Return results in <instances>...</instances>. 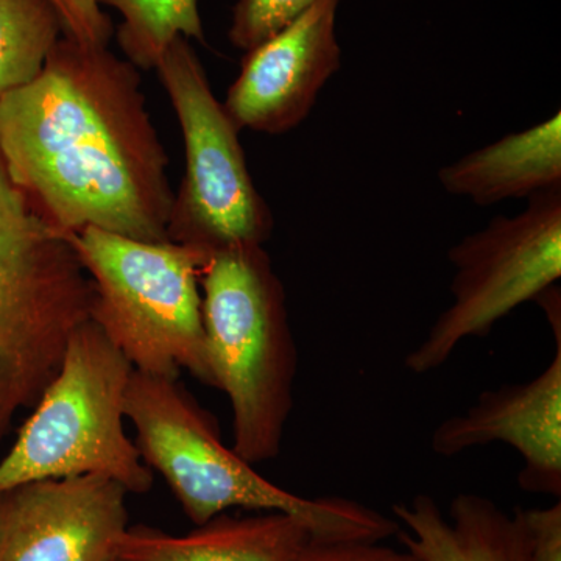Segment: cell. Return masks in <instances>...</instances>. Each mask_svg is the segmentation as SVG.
<instances>
[{"label":"cell","mask_w":561,"mask_h":561,"mask_svg":"<svg viewBox=\"0 0 561 561\" xmlns=\"http://www.w3.org/2000/svg\"><path fill=\"white\" fill-rule=\"evenodd\" d=\"M133 365L94 320L70 335L60 371L0 460V493L46 479L102 476L146 493L153 472L124 431Z\"/></svg>","instance_id":"cell-6"},{"label":"cell","mask_w":561,"mask_h":561,"mask_svg":"<svg viewBox=\"0 0 561 561\" xmlns=\"http://www.w3.org/2000/svg\"><path fill=\"white\" fill-rule=\"evenodd\" d=\"M443 190L491 206L561 186V114L512 133L438 171Z\"/></svg>","instance_id":"cell-14"},{"label":"cell","mask_w":561,"mask_h":561,"mask_svg":"<svg viewBox=\"0 0 561 561\" xmlns=\"http://www.w3.org/2000/svg\"><path fill=\"white\" fill-rule=\"evenodd\" d=\"M0 157L36 214L62 234L84 228L169 241V157L138 68L108 47L62 36L32 83L0 99Z\"/></svg>","instance_id":"cell-1"},{"label":"cell","mask_w":561,"mask_h":561,"mask_svg":"<svg viewBox=\"0 0 561 561\" xmlns=\"http://www.w3.org/2000/svg\"><path fill=\"white\" fill-rule=\"evenodd\" d=\"M527 201L518 216L494 217L449 249L453 301L405 356L413 375L438 370L461 342L486 337L497 321L559 283L561 186Z\"/></svg>","instance_id":"cell-8"},{"label":"cell","mask_w":561,"mask_h":561,"mask_svg":"<svg viewBox=\"0 0 561 561\" xmlns=\"http://www.w3.org/2000/svg\"><path fill=\"white\" fill-rule=\"evenodd\" d=\"M556 339L548 367L526 382L482 391L463 412L443 420L431 437L442 457L505 443L522 456L519 489L561 497V311L546 312Z\"/></svg>","instance_id":"cell-10"},{"label":"cell","mask_w":561,"mask_h":561,"mask_svg":"<svg viewBox=\"0 0 561 561\" xmlns=\"http://www.w3.org/2000/svg\"><path fill=\"white\" fill-rule=\"evenodd\" d=\"M309 541L308 527L287 513L245 518L220 513L183 537L127 529L117 541L116 561H294Z\"/></svg>","instance_id":"cell-13"},{"label":"cell","mask_w":561,"mask_h":561,"mask_svg":"<svg viewBox=\"0 0 561 561\" xmlns=\"http://www.w3.org/2000/svg\"><path fill=\"white\" fill-rule=\"evenodd\" d=\"M122 14L117 43L133 66L154 69L173 39L205 43L197 0H98Z\"/></svg>","instance_id":"cell-16"},{"label":"cell","mask_w":561,"mask_h":561,"mask_svg":"<svg viewBox=\"0 0 561 561\" xmlns=\"http://www.w3.org/2000/svg\"><path fill=\"white\" fill-rule=\"evenodd\" d=\"M92 301L70 236L41 219L0 157V443L60 371Z\"/></svg>","instance_id":"cell-4"},{"label":"cell","mask_w":561,"mask_h":561,"mask_svg":"<svg viewBox=\"0 0 561 561\" xmlns=\"http://www.w3.org/2000/svg\"><path fill=\"white\" fill-rule=\"evenodd\" d=\"M125 416L135 426L144 463L168 481L195 526L239 507L287 513L308 527L312 541H382L401 530L400 523L362 502L309 500L262 478L224 445L217 421L179 379L133 371Z\"/></svg>","instance_id":"cell-2"},{"label":"cell","mask_w":561,"mask_h":561,"mask_svg":"<svg viewBox=\"0 0 561 561\" xmlns=\"http://www.w3.org/2000/svg\"><path fill=\"white\" fill-rule=\"evenodd\" d=\"M154 69L175 110L186 153L169 241L209 256L262 245L272 234V210L247 168L241 130L213 94L190 39H173Z\"/></svg>","instance_id":"cell-7"},{"label":"cell","mask_w":561,"mask_h":561,"mask_svg":"<svg viewBox=\"0 0 561 561\" xmlns=\"http://www.w3.org/2000/svg\"><path fill=\"white\" fill-rule=\"evenodd\" d=\"M342 0H317L289 27L247 51L224 108L239 130L283 135L311 113L327 81L341 69L335 18Z\"/></svg>","instance_id":"cell-11"},{"label":"cell","mask_w":561,"mask_h":561,"mask_svg":"<svg viewBox=\"0 0 561 561\" xmlns=\"http://www.w3.org/2000/svg\"><path fill=\"white\" fill-rule=\"evenodd\" d=\"M530 534L529 561H561V501L549 507L523 508Z\"/></svg>","instance_id":"cell-20"},{"label":"cell","mask_w":561,"mask_h":561,"mask_svg":"<svg viewBox=\"0 0 561 561\" xmlns=\"http://www.w3.org/2000/svg\"><path fill=\"white\" fill-rule=\"evenodd\" d=\"M69 236L94 286L91 320L133 368L168 379L187 370L216 389L198 290L209 254L91 227Z\"/></svg>","instance_id":"cell-5"},{"label":"cell","mask_w":561,"mask_h":561,"mask_svg":"<svg viewBox=\"0 0 561 561\" xmlns=\"http://www.w3.org/2000/svg\"><path fill=\"white\" fill-rule=\"evenodd\" d=\"M404 530L398 540L420 561H529L530 534L523 508L505 512L490 497L460 493L448 513L430 494L393 505Z\"/></svg>","instance_id":"cell-12"},{"label":"cell","mask_w":561,"mask_h":561,"mask_svg":"<svg viewBox=\"0 0 561 561\" xmlns=\"http://www.w3.org/2000/svg\"><path fill=\"white\" fill-rule=\"evenodd\" d=\"M294 561H420L381 541H309Z\"/></svg>","instance_id":"cell-19"},{"label":"cell","mask_w":561,"mask_h":561,"mask_svg":"<svg viewBox=\"0 0 561 561\" xmlns=\"http://www.w3.org/2000/svg\"><path fill=\"white\" fill-rule=\"evenodd\" d=\"M62 36L51 0H0V99L32 83Z\"/></svg>","instance_id":"cell-15"},{"label":"cell","mask_w":561,"mask_h":561,"mask_svg":"<svg viewBox=\"0 0 561 561\" xmlns=\"http://www.w3.org/2000/svg\"><path fill=\"white\" fill-rule=\"evenodd\" d=\"M317 0H238L232 9L228 38L232 46L249 51L289 27Z\"/></svg>","instance_id":"cell-17"},{"label":"cell","mask_w":561,"mask_h":561,"mask_svg":"<svg viewBox=\"0 0 561 561\" xmlns=\"http://www.w3.org/2000/svg\"><path fill=\"white\" fill-rule=\"evenodd\" d=\"M121 483L46 479L0 493V561H116L128 529Z\"/></svg>","instance_id":"cell-9"},{"label":"cell","mask_w":561,"mask_h":561,"mask_svg":"<svg viewBox=\"0 0 561 561\" xmlns=\"http://www.w3.org/2000/svg\"><path fill=\"white\" fill-rule=\"evenodd\" d=\"M62 21L68 38L91 47H108L113 24L98 0H51Z\"/></svg>","instance_id":"cell-18"},{"label":"cell","mask_w":561,"mask_h":561,"mask_svg":"<svg viewBox=\"0 0 561 561\" xmlns=\"http://www.w3.org/2000/svg\"><path fill=\"white\" fill-rule=\"evenodd\" d=\"M201 280L214 382L231 404L232 449L250 465L276 459L298 368L283 283L262 245L210 254Z\"/></svg>","instance_id":"cell-3"}]
</instances>
